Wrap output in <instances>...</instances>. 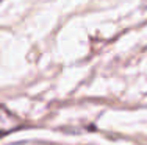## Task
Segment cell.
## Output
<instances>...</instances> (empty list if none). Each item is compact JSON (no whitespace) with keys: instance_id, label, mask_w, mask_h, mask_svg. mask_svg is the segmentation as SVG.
Here are the masks:
<instances>
[{"instance_id":"1","label":"cell","mask_w":147,"mask_h":145,"mask_svg":"<svg viewBox=\"0 0 147 145\" xmlns=\"http://www.w3.org/2000/svg\"><path fill=\"white\" fill-rule=\"evenodd\" d=\"M19 125H20L19 119L16 116H13L9 111H6L3 106H0V139L5 134H8L9 131L17 128Z\"/></svg>"}]
</instances>
